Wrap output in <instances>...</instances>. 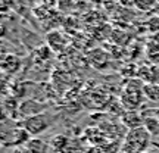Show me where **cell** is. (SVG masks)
Returning a JSON list of instances; mask_svg holds the SVG:
<instances>
[{
	"label": "cell",
	"mask_w": 159,
	"mask_h": 153,
	"mask_svg": "<svg viewBox=\"0 0 159 153\" xmlns=\"http://www.w3.org/2000/svg\"><path fill=\"white\" fill-rule=\"evenodd\" d=\"M150 134L144 127H139L134 130H130V133L127 134V146L130 147V152L133 153H144L148 150L149 144H150Z\"/></svg>",
	"instance_id": "1"
},
{
	"label": "cell",
	"mask_w": 159,
	"mask_h": 153,
	"mask_svg": "<svg viewBox=\"0 0 159 153\" xmlns=\"http://www.w3.org/2000/svg\"><path fill=\"white\" fill-rule=\"evenodd\" d=\"M49 125H50V121L47 119V116L44 114L22 119V127L30 134V137H37L40 134H43L49 128Z\"/></svg>",
	"instance_id": "2"
},
{
	"label": "cell",
	"mask_w": 159,
	"mask_h": 153,
	"mask_svg": "<svg viewBox=\"0 0 159 153\" xmlns=\"http://www.w3.org/2000/svg\"><path fill=\"white\" fill-rule=\"evenodd\" d=\"M3 144L5 146H22L24 143L27 144V142L30 140V134L25 131V128L22 127V124L13 127L11 130H3Z\"/></svg>",
	"instance_id": "3"
},
{
	"label": "cell",
	"mask_w": 159,
	"mask_h": 153,
	"mask_svg": "<svg viewBox=\"0 0 159 153\" xmlns=\"http://www.w3.org/2000/svg\"><path fill=\"white\" fill-rule=\"evenodd\" d=\"M44 103L34 100V99H27V100L19 103V110L18 112H19V118L27 119L31 118V116H35V115H41L44 112Z\"/></svg>",
	"instance_id": "4"
},
{
	"label": "cell",
	"mask_w": 159,
	"mask_h": 153,
	"mask_svg": "<svg viewBox=\"0 0 159 153\" xmlns=\"http://www.w3.org/2000/svg\"><path fill=\"white\" fill-rule=\"evenodd\" d=\"M46 41L53 52H61L66 47V37L59 31H50L46 35Z\"/></svg>",
	"instance_id": "5"
},
{
	"label": "cell",
	"mask_w": 159,
	"mask_h": 153,
	"mask_svg": "<svg viewBox=\"0 0 159 153\" xmlns=\"http://www.w3.org/2000/svg\"><path fill=\"white\" fill-rule=\"evenodd\" d=\"M122 122L128 130H134L139 127H143V115H140L136 110H130L122 116Z\"/></svg>",
	"instance_id": "6"
},
{
	"label": "cell",
	"mask_w": 159,
	"mask_h": 153,
	"mask_svg": "<svg viewBox=\"0 0 159 153\" xmlns=\"http://www.w3.org/2000/svg\"><path fill=\"white\" fill-rule=\"evenodd\" d=\"M25 147L28 149L31 153H47L50 146L44 140L35 137V138H30L28 142H27V144H25Z\"/></svg>",
	"instance_id": "7"
},
{
	"label": "cell",
	"mask_w": 159,
	"mask_h": 153,
	"mask_svg": "<svg viewBox=\"0 0 159 153\" xmlns=\"http://www.w3.org/2000/svg\"><path fill=\"white\" fill-rule=\"evenodd\" d=\"M143 93H144V97L149 99L150 102H159V84H153V83L144 84Z\"/></svg>",
	"instance_id": "8"
},
{
	"label": "cell",
	"mask_w": 159,
	"mask_h": 153,
	"mask_svg": "<svg viewBox=\"0 0 159 153\" xmlns=\"http://www.w3.org/2000/svg\"><path fill=\"white\" fill-rule=\"evenodd\" d=\"M21 66V61L18 59L16 56H7L3 59V63H2V68L5 69L6 72H16Z\"/></svg>",
	"instance_id": "9"
},
{
	"label": "cell",
	"mask_w": 159,
	"mask_h": 153,
	"mask_svg": "<svg viewBox=\"0 0 159 153\" xmlns=\"http://www.w3.org/2000/svg\"><path fill=\"white\" fill-rule=\"evenodd\" d=\"M68 143H69L68 138L65 136H55L50 140L49 146H50V149H53L55 152H63V149L68 146Z\"/></svg>",
	"instance_id": "10"
},
{
	"label": "cell",
	"mask_w": 159,
	"mask_h": 153,
	"mask_svg": "<svg viewBox=\"0 0 159 153\" xmlns=\"http://www.w3.org/2000/svg\"><path fill=\"white\" fill-rule=\"evenodd\" d=\"M156 3H158V0H134V6L142 12L153 11L156 7Z\"/></svg>",
	"instance_id": "11"
},
{
	"label": "cell",
	"mask_w": 159,
	"mask_h": 153,
	"mask_svg": "<svg viewBox=\"0 0 159 153\" xmlns=\"http://www.w3.org/2000/svg\"><path fill=\"white\" fill-rule=\"evenodd\" d=\"M15 153H31L27 147H24V146H19V147L15 149Z\"/></svg>",
	"instance_id": "12"
},
{
	"label": "cell",
	"mask_w": 159,
	"mask_h": 153,
	"mask_svg": "<svg viewBox=\"0 0 159 153\" xmlns=\"http://www.w3.org/2000/svg\"><path fill=\"white\" fill-rule=\"evenodd\" d=\"M144 153H159V152H156L155 149H148V150H146Z\"/></svg>",
	"instance_id": "13"
}]
</instances>
